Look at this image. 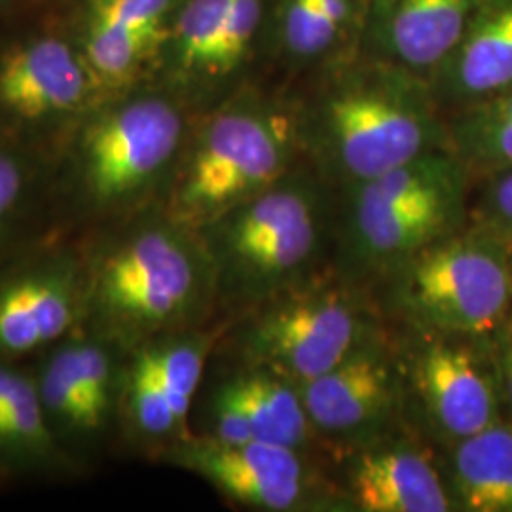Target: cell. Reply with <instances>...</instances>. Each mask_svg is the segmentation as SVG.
<instances>
[{"mask_svg":"<svg viewBox=\"0 0 512 512\" xmlns=\"http://www.w3.org/2000/svg\"><path fill=\"white\" fill-rule=\"evenodd\" d=\"M194 116L158 84L95 105L50 154L52 234L86 238L162 207Z\"/></svg>","mask_w":512,"mask_h":512,"instance_id":"6da1fadb","label":"cell"},{"mask_svg":"<svg viewBox=\"0 0 512 512\" xmlns=\"http://www.w3.org/2000/svg\"><path fill=\"white\" fill-rule=\"evenodd\" d=\"M289 90L304 162L334 192L450 148L429 82L378 57L359 52Z\"/></svg>","mask_w":512,"mask_h":512,"instance_id":"7a4b0ae2","label":"cell"},{"mask_svg":"<svg viewBox=\"0 0 512 512\" xmlns=\"http://www.w3.org/2000/svg\"><path fill=\"white\" fill-rule=\"evenodd\" d=\"M78 239L84 251L80 329L131 351L220 321L217 275L203 238L164 207Z\"/></svg>","mask_w":512,"mask_h":512,"instance_id":"3957f363","label":"cell"},{"mask_svg":"<svg viewBox=\"0 0 512 512\" xmlns=\"http://www.w3.org/2000/svg\"><path fill=\"white\" fill-rule=\"evenodd\" d=\"M334 219L336 192L302 162L200 228L217 275L220 319H236L325 270Z\"/></svg>","mask_w":512,"mask_h":512,"instance_id":"277c9868","label":"cell"},{"mask_svg":"<svg viewBox=\"0 0 512 512\" xmlns=\"http://www.w3.org/2000/svg\"><path fill=\"white\" fill-rule=\"evenodd\" d=\"M302 162L291 90L260 78L194 116L162 207L200 230Z\"/></svg>","mask_w":512,"mask_h":512,"instance_id":"5b68a950","label":"cell"},{"mask_svg":"<svg viewBox=\"0 0 512 512\" xmlns=\"http://www.w3.org/2000/svg\"><path fill=\"white\" fill-rule=\"evenodd\" d=\"M473 175L450 148L336 192L330 266L370 287L425 245L467 226Z\"/></svg>","mask_w":512,"mask_h":512,"instance_id":"8992f818","label":"cell"},{"mask_svg":"<svg viewBox=\"0 0 512 512\" xmlns=\"http://www.w3.org/2000/svg\"><path fill=\"white\" fill-rule=\"evenodd\" d=\"M387 325L372 289L329 264L228 319L217 349L232 353L236 363L260 366L302 385L342 363Z\"/></svg>","mask_w":512,"mask_h":512,"instance_id":"52a82bcc","label":"cell"},{"mask_svg":"<svg viewBox=\"0 0 512 512\" xmlns=\"http://www.w3.org/2000/svg\"><path fill=\"white\" fill-rule=\"evenodd\" d=\"M370 289L403 329L495 340L512 319L507 245L469 224L406 256Z\"/></svg>","mask_w":512,"mask_h":512,"instance_id":"ba28073f","label":"cell"},{"mask_svg":"<svg viewBox=\"0 0 512 512\" xmlns=\"http://www.w3.org/2000/svg\"><path fill=\"white\" fill-rule=\"evenodd\" d=\"M101 101L61 14L0 35V133L52 154Z\"/></svg>","mask_w":512,"mask_h":512,"instance_id":"9c48e42d","label":"cell"},{"mask_svg":"<svg viewBox=\"0 0 512 512\" xmlns=\"http://www.w3.org/2000/svg\"><path fill=\"white\" fill-rule=\"evenodd\" d=\"M397 334L408 427L450 446L501 421L495 340L403 327Z\"/></svg>","mask_w":512,"mask_h":512,"instance_id":"30bf717a","label":"cell"},{"mask_svg":"<svg viewBox=\"0 0 512 512\" xmlns=\"http://www.w3.org/2000/svg\"><path fill=\"white\" fill-rule=\"evenodd\" d=\"M272 0H183L156 84L196 114L264 78Z\"/></svg>","mask_w":512,"mask_h":512,"instance_id":"8fae6325","label":"cell"},{"mask_svg":"<svg viewBox=\"0 0 512 512\" xmlns=\"http://www.w3.org/2000/svg\"><path fill=\"white\" fill-rule=\"evenodd\" d=\"M310 452L251 440L226 444L192 435L158 463L202 478L224 501L262 512L344 511L338 488L315 471Z\"/></svg>","mask_w":512,"mask_h":512,"instance_id":"7c38bea8","label":"cell"},{"mask_svg":"<svg viewBox=\"0 0 512 512\" xmlns=\"http://www.w3.org/2000/svg\"><path fill=\"white\" fill-rule=\"evenodd\" d=\"M82 241L50 234L0 268V359L29 363L80 329Z\"/></svg>","mask_w":512,"mask_h":512,"instance_id":"4fadbf2b","label":"cell"},{"mask_svg":"<svg viewBox=\"0 0 512 512\" xmlns=\"http://www.w3.org/2000/svg\"><path fill=\"white\" fill-rule=\"evenodd\" d=\"M298 391L317 439L342 456L403 429L408 423L397 327L389 323Z\"/></svg>","mask_w":512,"mask_h":512,"instance_id":"5bb4252c","label":"cell"},{"mask_svg":"<svg viewBox=\"0 0 512 512\" xmlns=\"http://www.w3.org/2000/svg\"><path fill=\"white\" fill-rule=\"evenodd\" d=\"M183 0H73L61 18L105 99L156 84Z\"/></svg>","mask_w":512,"mask_h":512,"instance_id":"9a60e30c","label":"cell"},{"mask_svg":"<svg viewBox=\"0 0 512 512\" xmlns=\"http://www.w3.org/2000/svg\"><path fill=\"white\" fill-rule=\"evenodd\" d=\"M344 459L338 486L344 511H456L431 442L408 425Z\"/></svg>","mask_w":512,"mask_h":512,"instance_id":"2e32d148","label":"cell"},{"mask_svg":"<svg viewBox=\"0 0 512 512\" xmlns=\"http://www.w3.org/2000/svg\"><path fill=\"white\" fill-rule=\"evenodd\" d=\"M370 0H272L264 78L293 84L363 50Z\"/></svg>","mask_w":512,"mask_h":512,"instance_id":"e0dca14e","label":"cell"},{"mask_svg":"<svg viewBox=\"0 0 512 512\" xmlns=\"http://www.w3.org/2000/svg\"><path fill=\"white\" fill-rule=\"evenodd\" d=\"M486 0H370L363 54L429 82Z\"/></svg>","mask_w":512,"mask_h":512,"instance_id":"ac0fdd59","label":"cell"},{"mask_svg":"<svg viewBox=\"0 0 512 512\" xmlns=\"http://www.w3.org/2000/svg\"><path fill=\"white\" fill-rule=\"evenodd\" d=\"M429 88L448 116L512 90V0H486Z\"/></svg>","mask_w":512,"mask_h":512,"instance_id":"d6986e66","label":"cell"},{"mask_svg":"<svg viewBox=\"0 0 512 512\" xmlns=\"http://www.w3.org/2000/svg\"><path fill=\"white\" fill-rule=\"evenodd\" d=\"M0 469L16 478L74 480L88 473L54 439L29 363H19L0 404Z\"/></svg>","mask_w":512,"mask_h":512,"instance_id":"ffe728a7","label":"cell"},{"mask_svg":"<svg viewBox=\"0 0 512 512\" xmlns=\"http://www.w3.org/2000/svg\"><path fill=\"white\" fill-rule=\"evenodd\" d=\"M50 234V152L0 133V268Z\"/></svg>","mask_w":512,"mask_h":512,"instance_id":"44dd1931","label":"cell"},{"mask_svg":"<svg viewBox=\"0 0 512 512\" xmlns=\"http://www.w3.org/2000/svg\"><path fill=\"white\" fill-rule=\"evenodd\" d=\"M46 423L63 448L88 475L109 454L110 444L95 427L74 366L69 336L29 361Z\"/></svg>","mask_w":512,"mask_h":512,"instance_id":"7402d4cb","label":"cell"},{"mask_svg":"<svg viewBox=\"0 0 512 512\" xmlns=\"http://www.w3.org/2000/svg\"><path fill=\"white\" fill-rule=\"evenodd\" d=\"M442 471L456 511L512 512V423L450 444Z\"/></svg>","mask_w":512,"mask_h":512,"instance_id":"603a6c76","label":"cell"},{"mask_svg":"<svg viewBox=\"0 0 512 512\" xmlns=\"http://www.w3.org/2000/svg\"><path fill=\"white\" fill-rule=\"evenodd\" d=\"M186 437L175 420L150 344L126 357L118 412V444L133 454L158 461Z\"/></svg>","mask_w":512,"mask_h":512,"instance_id":"cb8c5ba5","label":"cell"},{"mask_svg":"<svg viewBox=\"0 0 512 512\" xmlns=\"http://www.w3.org/2000/svg\"><path fill=\"white\" fill-rule=\"evenodd\" d=\"M234 368L222 382L247 414L255 439L310 452L319 439L298 385L260 366L236 363Z\"/></svg>","mask_w":512,"mask_h":512,"instance_id":"d4e9b609","label":"cell"},{"mask_svg":"<svg viewBox=\"0 0 512 512\" xmlns=\"http://www.w3.org/2000/svg\"><path fill=\"white\" fill-rule=\"evenodd\" d=\"M226 327L228 319H220L203 327L171 332L150 342L167 399L186 439L194 435L192 410L198 389Z\"/></svg>","mask_w":512,"mask_h":512,"instance_id":"484cf974","label":"cell"},{"mask_svg":"<svg viewBox=\"0 0 512 512\" xmlns=\"http://www.w3.org/2000/svg\"><path fill=\"white\" fill-rule=\"evenodd\" d=\"M450 148L473 179L512 165V90L446 116Z\"/></svg>","mask_w":512,"mask_h":512,"instance_id":"4316f807","label":"cell"},{"mask_svg":"<svg viewBox=\"0 0 512 512\" xmlns=\"http://www.w3.org/2000/svg\"><path fill=\"white\" fill-rule=\"evenodd\" d=\"M467 224L503 243L512 241V165L473 179Z\"/></svg>","mask_w":512,"mask_h":512,"instance_id":"83f0119b","label":"cell"},{"mask_svg":"<svg viewBox=\"0 0 512 512\" xmlns=\"http://www.w3.org/2000/svg\"><path fill=\"white\" fill-rule=\"evenodd\" d=\"M202 437L226 444H243L256 440L247 414L222 380L207 401V431L202 433Z\"/></svg>","mask_w":512,"mask_h":512,"instance_id":"f1b7e54d","label":"cell"},{"mask_svg":"<svg viewBox=\"0 0 512 512\" xmlns=\"http://www.w3.org/2000/svg\"><path fill=\"white\" fill-rule=\"evenodd\" d=\"M495 361H497L503 401L512 408V319L495 338Z\"/></svg>","mask_w":512,"mask_h":512,"instance_id":"f546056e","label":"cell"},{"mask_svg":"<svg viewBox=\"0 0 512 512\" xmlns=\"http://www.w3.org/2000/svg\"><path fill=\"white\" fill-rule=\"evenodd\" d=\"M29 2L31 0H0V19L6 18V16H14Z\"/></svg>","mask_w":512,"mask_h":512,"instance_id":"4dcf8cb0","label":"cell"},{"mask_svg":"<svg viewBox=\"0 0 512 512\" xmlns=\"http://www.w3.org/2000/svg\"><path fill=\"white\" fill-rule=\"evenodd\" d=\"M12 482H14V476L10 475V473H6L4 469H0V488L10 486Z\"/></svg>","mask_w":512,"mask_h":512,"instance_id":"1f68e13d","label":"cell"},{"mask_svg":"<svg viewBox=\"0 0 512 512\" xmlns=\"http://www.w3.org/2000/svg\"><path fill=\"white\" fill-rule=\"evenodd\" d=\"M507 245V253H509V264H511V272H512V241L509 243H505Z\"/></svg>","mask_w":512,"mask_h":512,"instance_id":"d6a6232c","label":"cell"},{"mask_svg":"<svg viewBox=\"0 0 512 512\" xmlns=\"http://www.w3.org/2000/svg\"><path fill=\"white\" fill-rule=\"evenodd\" d=\"M55 2H61V4L65 6V4H69V2H73V0H55Z\"/></svg>","mask_w":512,"mask_h":512,"instance_id":"836d02e7","label":"cell"}]
</instances>
